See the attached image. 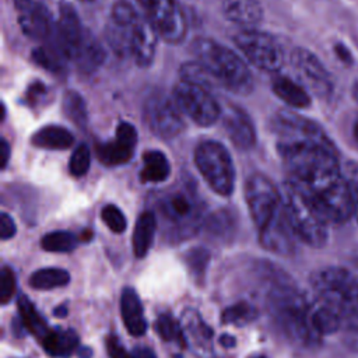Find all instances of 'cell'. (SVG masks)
Instances as JSON below:
<instances>
[{"label":"cell","instance_id":"6da1fadb","mask_svg":"<svg viewBox=\"0 0 358 358\" xmlns=\"http://www.w3.org/2000/svg\"><path fill=\"white\" fill-rule=\"evenodd\" d=\"M278 152L298 186L327 222L341 224L352 217L347 178L341 173L337 151L315 122L281 110L273 119Z\"/></svg>","mask_w":358,"mask_h":358},{"label":"cell","instance_id":"7a4b0ae2","mask_svg":"<svg viewBox=\"0 0 358 358\" xmlns=\"http://www.w3.org/2000/svg\"><path fill=\"white\" fill-rule=\"evenodd\" d=\"M158 36L152 24L131 3L117 0L112 6L105 38L117 56L130 57L138 66L147 67L155 57Z\"/></svg>","mask_w":358,"mask_h":358},{"label":"cell","instance_id":"3957f363","mask_svg":"<svg viewBox=\"0 0 358 358\" xmlns=\"http://www.w3.org/2000/svg\"><path fill=\"white\" fill-rule=\"evenodd\" d=\"M192 52L196 60L206 66L220 87L236 95L252 92L253 74L246 62L232 49L210 38H197L192 43Z\"/></svg>","mask_w":358,"mask_h":358},{"label":"cell","instance_id":"277c9868","mask_svg":"<svg viewBox=\"0 0 358 358\" xmlns=\"http://www.w3.org/2000/svg\"><path fill=\"white\" fill-rule=\"evenodd\" d=\"M203 217L201 201L194 190L185 185L168 190L158 200V215L165 236L182 239L192 236Z\"/></svg>","mask_w":358,"mask_h":358},{"label":"cell","instance_id":"5b68a950","mask_svg":"<svg viewBox=\"0 0 358 358\" xmlns=\"http://www.w3.org/2000/svg\"><path fill=\"white\" fill-rule=\"evenodd\" d=\"M316 301L337 312L343 320L358 313V280L347 268L324 267L312 275Z\"/></svg>","mask_w":358,"mask_h":358},{"label":"cell","instance_id":"8992f818","mask_svg":"<svg viewBox=\"0 0 358 358\" xmlns=\"http://www.w3.org/2000/svg\"><path fill=\"white\" fill-rule=\"evenodd\" d=\"M282 204L295 236L313 248H320L327 242L329 222L305 193L291 180L284 186Z\"/></svg>","mask_w":358,"mask_h":358},{"label":"cell","instance_id":"52a82bcc","mask_svg":"<svg viewBox=\"0 0 358 358\" xmlns=\"http://www.w3.org/2000/svg\"><path fill=\"white\" fill-rule=\"evenodd\" d=\"M274 315L281 330L295 343L310 345L320 337L310 324V303L292 288H280L273 295Z\"/></svg>","mask_w":358,"mask_h":358},{"label":"cell","instance_id":"ba28073f","mask_svg":"<svg viewBox=\"0 0 358 358\" xmlns=\"http://www.w3.org/2000/svg\"><path fill=\"white\" fill-rule=\"evenodd\" d=\"M194 164L208 186L221 196L232 193L235 169L227 148L213 140L203 141L194 151Z\"/></svg>","mask_w":358,"mask_h":358},{"label":"cell","instance_id":"9c48e42d","mask_svg":"<svg viewBox=\"0 0 358 358\" xmlns=\"http://www.w3.org/2000/svg\"><path fill=\"white\" fill-rule=\"evenodd\" d=\"M234 42L246 60L263 71L277 73L284 64L281 45L267 32L246 28L234 36Z\"/></svg>","mask_w":358,"mask_h":358},{"label":"cell","instance_id":"30bf717a","mask_svg":"<svg viewBox=\"0 0 358 358\" xmlns=\"http://www.w3.org/2000/svg\"><path fill=\"white\" fill-rule=\"evenodd\" d=\"M144 123L161 138H173L185 129L183 112L173 96L164 92H152L144 102Z\"/></svg>","mask_w":358,"mask_h":358},{"label":"cell","instance_id":"8fae6325","mask_svg":"<svg viewBox=\"0 0 358 358\" xmlns=\"http://www.w3.org/2000/svg\"><path fill=\"white\" fill-rule=\"evenodd\" d=\"M172 96L183 115L199 126H211L221 116V106L210 90L180 80L172 91Z\"/></svg>","mask_w":358,"mask_h":358},{"label":"cell","instance_id":"7c38bea8","mask_svg":"<svg viewBox=\"0 0 358 358\" xmlns=\"http://www.w3.org/2000/svg\"><path fill=\"white\" fill-rule=\"evenodd\" d=\"M157 34L169 43H179L186 36V18L175 0H136Z\"/></svg>","mask_w":358,"mask_h":358},{"label":"cell","instance_id":"4fadbf2b","mask_svg":"<svg viewBox=\"0 0 358 358\" xmlns=\"http://www.w3.org/2000/svg\"><path fill=\"white\" fill-rule=\"evenodd\" d=\"M246 203L257 229H262L282 204L275 186L262 173L252 175L246 182Z\"/></svg>","mask_w":358,"mask_h":358},{"label":"cell","instance_id":"5bb4252c","mask_svg":"<svg viewBox=\"0 0 358 358\" xmlns=\"http://www.w3.org/2000/svg\"><path fill=\"white\" fill-rule=\"evenodd\" d=\"M17 21L21 31L34 41H49L56 21L45 0H14Z\"/></svg>","mask_w":358,"mask_h":358},{"label":"cell","instance_id":"9a60e30c","mask_svg":"<svg viewBox=\"0 0 358 358\" xmlns=\"http://www.w3.org/2000/svg\"><path fill=\"white\" fill-rule=\"evenodd\" d=\"M91 32L83 25L80 15L70 3H62L52 39L63 50L69 62H73Z\"/></svg>","mask_w":358,"mask_h":358},{"label":"cell","instance_id":"2e32d148","mask_svg":"<svg viewBox=\"0 0 358 358\" xmlns=\"http://www.w3.org/2000/svg\"><path fill=\"white\" fill-rule=\"evenodd\" d=\"M291 63L299 80L317 96H329L333 91V83L323 63L310 50L303 48L294 49Z\"/></svg>","mask_w":358,"mask_h":358},{"label":"cell","instance_id":"e0dca14e","mask_svg":"<svg viewBox=\"0 0 358 358\" xmlns=\"http://www.w3.org/2000/svg\"><path fill=\"white\" fill-rule=\"evenodd\" d=\"M137 131L129 122H120L116 127L115 140L96 145V157L106 166L126 164L136 148Z\"/></svg>","mask_w":358,"mask_h":358},{"label":"cell","instance_id":"ac0fdd59","mask_svg":"<svg viewBox=\"0 0 358 358\" xmlns=\"http://www.w3.org/2000/svg\"><path fill=\"white\" fill-rule=\"evenodd\" d=\"M294 231L288 222L284 204L268 220V222L259 229L260 243L275 253H289L294 249Z\"/></svg>","mask_w":358,"mask_h":358},{"label":"cell","instance_id":"d6986e66","mask_svg":"<svg viewBox=\"0 0 358 358\" xmlns=\"http://www.w3.org/2000/svg\"><path fill=\"white\" fill-rule=\"evenodd\" d=\"M224 126L234 145L241 150L253 147L256 141V131L250 117L242 109L231 108V110L225 115Z\"/></svg>","mask_w":358,"mask_h":358},{"label":"cell","instance_id":"ffe728a7","mask_svg":"<svg viewBox=\"0 0 358 358\" xmlns=\"http://www.w3.org/2000/svg\"><path fill=\"white\" fill-rule=\"evenodd\" d=\"M120 312L123 323L131 336H143L147 330L143 306L137 292L133 288H124L120 296Z\"/></svg>","mask_w":358,"mask_h":358},{"label":"cell","instance_id":"44dd1931","mask_svg":"<svg viewBox=\"0 0 358 358\" xmlns=\"http://www.w3.org/2000/svg\"><path fill=\"white\" fill-rule=\"evenodd\" d=\"M222 14L227 20L250 28L263 20V7L259 0H222Z\"/></svg>","mask_w":358,"mask_h":358},{"label":"cell","instance_id":"7402d4cb","mask_svg":"<svg viewBox=\"0 0 358 358\" xmlns=\"http://www.w3.org/2000/svg\"><path fill=\"white\" fill-rule=\"evenodd\" d=\"M271 88L273 92L291 108L303 109L310 105V96L306 88L287 76L275 74L271 80Z\"/></svg>","mask_w":358,"mask_h":358},{"label":"cell","instance_id":"603a6c76","mask_svg":"<svg viewBox=\"0 0 358 358\" xmlns=\"http://www.w3.org/2000/svg\"><path fill=\"white\" fill-rule=\"evenodd\" d=\"M157 215L152 211H144L134 227L133 232V253L136 257H144L154 241L157 231Z\"/></svg>","mask_w":358,"mask_h":358},{"label":"cell","instance_id":"cb8c5ba5","mask_svg":"<svg viewBox=\"0 0 358 358\" xmlns=\"http://www.w3.org/2000/svg\"><path fill=\"white\" fill-rule=\"evenodd\" d=\"M105 57H106V53L103 46L92 34H90L87 41L84 42V45L73 59V63L81 73L90 74L102 66V63L105 62Z\"/></svg>","mask_w":358,"mask_h":358},{"label":"cell","instance_id":"d4e9b609","mask_svg":"<svg viewBox=\"0 0 358 358\" xmlns=\"http://www.w3.org/2000/svg\"><path fill=\"white\" fill-rule=\"evenodd\" d=\"M45 351L55 358L71 355L78 345V336L73 330H50L42 340Z\"/></svg>","mask_w":358,"mask_h":358},{"label":"cell","instance_id":"484cf974","mask_svg":"<svg viewBox=\"0 0 358 358\" xmlns=\"http://www.w3.org/2000/svg\"><path fill=\"white\" fill-rule=\"evenodd\" d=\"M73 141V134L67 129L56 124L43 126L32 136V144L46 150H66L71 147Z\"/></svg>","mask_w":358,"mask_h":358},{"label":"cell","instance_id":"4316f807","mask_svg":"<svg viewBox=\"0 0 358 358\" xmlns=\"http://www.w3.org/2000/svg\"><path fill=\"white\" fill-rule=\"evenodd\" d=\"M171 172V165L164 152L158 150H150L143 155V169L140 179L144 183H159L166 180Z\"/></svg>","mask_w":358,"mask_h":358},{"label":"cell","instance_id":"83f0119b","mask_svg":"<svg viewBox=\"0 0 358 358\" xmlns=\"http://www.w3.org/2000/svg\"><path fill=\"white\" fill-rule=\"evenodd\" d=\"M341 323L343 317L329 306L317 301L310 303V324L319 337L337 331Z\"/></svg>","mask_w":358,"mask_h":358},{"label":"cell","instance_id":"f1b7e54d","mask_svg":"<svg viewBox=\"0 0 358 358\" xmlns=\"http://www.w3.org/2000/svg\"><path fill=\"white\" fill-rule=\"evenodd\" d=\"M32 59L35 63L42 66L43 69L53 71V73H60L66 69V64L69 59L63 53V50L59 48V45L50 38L46 41L45 45L36 48L32 52Z\"/></svg>","mask_w":358,"mask_h":358},{"label":"cell","instance_id":"f546056e","mask_svg":"<svg viewBox=\"0 0 358 358\" xmlns=\"http://www.w3.org/2000/svg\"><path fill=\"white\" fill-rule=\"evenodd\" d=\"M17 306H18V313H20L22 326L42 341L50 330L45 319L36 310L35 305L25 295H22L18 298Z\"/></svg>","mask_w":358,"mask_h":358},{"label":"cell","instance_id":"4dcf8cb0","mask_svg":"<svg viewBox=\"0 0 358 358\" xmlns=\"http://www.w3.org/2000/svg\"><path fill=\"white\" fill-rule=\"evenodd\" d=\"M70 281L69 271L63 268H41L31 274L29 285L35 289H53L59 287H64Z\"/></svg>","mask_w":358,"mask_h":358},{"label":"cell","instance_id":"1f68e13d","mask_svg":"<svg viewBox=\"0 0 358 358\" xmlns=\"http://www.w3.org/2000/svg\"><path fill=\"white\" fill-rule=\"evenodd\" d=\"M155 331L165 341L178 347L186 345V334L179 322L169 313H162L155 322Z\"/></svg>","mask_w":358,"mask_h":358},{"label":"cell","instance_id":"d6a6232c","mask_svg":"<svg viewBox=\"0 0 358 358\" xmlns=\"http://www.w3.org/2000/svg\"><path fill=\"white\" fill-rule=\"evenodd\" d=\"M180 80L193 83L196 85L204 87L207 90H211L213 87H218V83L211 76V73L206 69L204 64H201L199 60L196 62H187L180 66Z\"/></svg>","mask_w":358,"mask_h":358},{"label":"cell","instance_id":"836d02e7","mask_svg":"<svg viewBox=\"0 0 358 358\" xmlns=\"http://www.w3.org/2000/svg\"><path fill=\"white\" fill-rule=\"evenodd\" d=\"M62 106H63L64 115L76 126L84 127L87 124V106L83 96L78 92L73 90H67L63 95Z\"/></svg>","mask_w":358,"mask_h":358},{"label":"cell","instance_id":"e575fe53","mask_svg":"<svg viewBox=\"0 0 358 358\" xmlns=\"http://www.w3.org/2000/svg\"><path fill=\"white\" fill-rule=\"evenodd\" d=\"M77 238L67 231H55L50 234H46L42 241L41 246L48 252H56V253H64L71 252L77 246Z\"/></svg>","mask_w":358,"mask_h":358},{"label":"cell","instance_id":"d590c367","mask_svg":"<svg viewBox=\"0 0 358 358\" xmlns=\"http://www.w3.org/2000/svg\"><path fill=\"white\" fill-rule=\"evenodd\" d=\"M257 316V310L249 302H238L222 312V323L225 324H235V326H245L255 320Z\"/></svg>","mask_w":358,"mask_h":358},{"label":"cell","instance_id":"8d00e7d4","mask_svg":"<svg viewBox=\"0 0 358 358\" xmlns=\"http://www.w3.org/2000/svg\"><path fill=\"white\" fill-rule=\"evenodd\" d=\"M185 262H186L187 268L192 273V275L197 281H201L206 274L208 262H210V253L204 248H193L186 253Z\"/></svg>","mask_w":358,"mask_h":358},{"label":"cell","instance_id":"74e56055","mask_svg":"<svg viewBox=\"0 0 358 358\" xmlns=\"http://www.w3.org/2000/svg\"><path fill=\"white\" fill-rule=\"evenodd\" d=\"M106 351L110 358H155L154 352L145 347H137L129 352L115 336L106 338Z\"/></svg>","mask_w":358,"mask_h":358},{"label":"cell","instance_id":"f35d334b","mask_svg":"<svg viewBox=\"0 0 358 358\" xmlns=\"http://www.w3.org/2000/svg\"><path fill=\"white\" fill-rule=\"evenodd\" d=\"M91 154L87 144H80L71 154L69 162V171L73 176H83L90 169Z\"/></svg>","mask_w":358,"mask_h":358},{"label":"cell","instance_id":"ab89813d","mask_svg":"<svg viewBox=\"0 0 358 358\" xmlns=\"http://www.w3.org/2000/svg\"><path fill=\"white\" fill-rule=\"evenodd\" d=\"M101 218L103 224L115 234H120L126 229V218L124 214L113 204H108L101 211Z\"/></svg>","mask_w":358,"mask_h":358},{"label":"cell","instance_id":"60d3db41","mask_svg":"<svg viewBox=\"0 0 358 358\" xmlns=\"http://www.w3.org/2000/svg\"><path fill=\"white\" fill-rule=\"evenodd\" d=\"M185 329L186 330H190V333L197 338V340H203V341H207L211 338L213 333H211V329L197 316L196 312L193 310H187L185 313Z\"/></svg>","mask_w":358,"mask_h":358},{"label":"cell","instance_id":"b9f144b4","mask_svg":"<svg viewBox=\"0 0 358 358\" xmlns=\"http://www.w3.org/2000/svg\"><path fill=\"white\" fill-rule=\"evenodd\" d=\"M15 288H17V280H15L14 271L10 267L4 266L1 268V273H0V301H1V305H7L11 301V298L15 294Z\"/></svg>","mask_w":358,"mask_h":358},{"label":"cell","instance_id":"7bdbcfd3","mask_svg":"<svg viewBox=\"0 0 358 358\" xmlns=\"http://www.w3.org/2000/svg\"><path fill=\"white\" fill-rule=\"evenodd\" d=\"M347 183L350 189L351 196V204H352V215L357 220L358 224V165L354 162L347 164Z\"/></svg>","mask_w":358,"mask_h":358},{"label":"cell","instance_id":"ee69618b","mask_svg":"<svg viewBox=\"0 0 358 358\" xmlns=\"http://www.w3.org/2000/svg\"><path fill=\"white\" fill-rule=\"evenodd\" d=\"M46 94H48V88L45 84L39 83V81H35L32 83V85L28 88L27 91V99L35 105L38 102H41V99L46 98Z\"/></svg>","mask_w":358,"mask_h":358},{"label":"cell","instance_id":"f6af8a7d","mask_svg":"<svg viewBox=\"0 0 358 358\" xmlns=\"http://www.w3.org/2000/svg\"><path fill=\"white\" fill-rule=\"evenodd\" d=\"M15 234V224L13 218L7 213H1L0 215V236L3 241L14 236Z\"/></svg>","mask_w":358,"mask_h":358},{"label":"cell","instance_id":"bcb514c9","mask_svg":"<svg viewBox=\"0 0 358 358\" xmlns=\"http://www.w3.org/2000/svg\"><path fill=\"white\" fill-rule=\"evenodd\" d=\"M0 155H1V168L4 169L8 162V155H10V145L6 138H1V141H0Z\"/></svg>","mask_w":358,"mask_h":358},{"label":"cell","instance_id":"7dc6e473","mask_svg":"<svg viewBox=\"0 0 358 358\" xmlns=\"http://www.w3.org/2000/svg\"><path fill=\"white\" fill-rule=\"evenodd\" d=\"M336 53H337V56H338L343 62L351 63V53L347 50V48H345L344 45H337V46H336Z\"/></svg>","mask_w":358,"mask_h":358},{"label":"cell","instance_id":"c3c4849f","mask_svg":"<svg viewBox=\"0 0 358 358\" xmlns=\"http://www.w3.org/2000/svg\"><path fill=\"white\" fill-rule=\"evenodd\" d=\"M221 344L225 347H232L235 344V338L229 337V336H224V337H221Z\"/></svg>","mask_w":358,"mask_h":358},{"label":"cell","instance_id":"681fc988","mask_svg":"<svg viewBox=\"0 0 358 358\" xmlns=\"http://www.w3.org/2000/svg\"><path fill=\"white\" fill-rule=\"evenodd\" d=\"M66 313H67V308L66 306H59V308L55 309V315L56 316H66Z\"/></svg>","mask_w":358,"mask_h":358},{"label":"cell","instance_id":"f907efd6","mask_svg":"<svg viewBox=\"0 0 358 358\" xmlns=\"http://www.w3.org/2000/svg\"><path fill=\"white\" fill-rule=\"evenodd\" d=\"M81 241H84V242H87V241H90V238H91V231L90 229H85L83 234H81Z\"/></svg>","mask_w":358,"mask_h":358},{"label":"cell","instance_id":"816d5d0a","mask_svg":"<svg viewBox=\"0 0 358 358\" xmlns=\"http://www.w3.org/2000/svg\"><path fill=\"white\" fill-rule=\"evenodd\" d=\"M352 136H354V140H355V143L358 144V120L355 122V124H354V129H352Z\"/></svg>","mask_w":358,"mask_h":358},{"label":"cell","instance_id":"f5cc1de1","mask_svg":"<svg viewBox=\"0 0 358 358\" xmlns=\"http://www.w3.org/2000/svg\"><path fill=\"white\" fill-rule=\"evenodd\" d=\"M352 94H354V98L357 99V102H358V83L354 85V90H352Z\"/></svg>","mask_w":358,"mask_h":358},{"label":"cell","instance_id":"db71d44e","mask_svg":"<svg viewBox=\"0 0 358 358\" xmlns=\"http://www.w3.org/2000/svg\"><path fill=\"white\" fill-rule=\"evenodd\" d=\"M80 1H83V3H92L94 0H80Z\"/></svg>","mask_w":358,"mask_h":358},{"label":"cell","instance_id":"11a10c76","mask_svg":"<svg viewBox=\"0 0 358 358\" xmlns=\"http://www.w3.org/2000/svg\"><path fill=\"white\" fill-rule=\"evenodd\" d=\"M256 358H264V357H256Z\"/></svg>","mask_w":358,"mask_h":358}]
</instances>
